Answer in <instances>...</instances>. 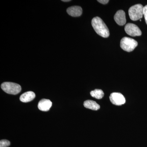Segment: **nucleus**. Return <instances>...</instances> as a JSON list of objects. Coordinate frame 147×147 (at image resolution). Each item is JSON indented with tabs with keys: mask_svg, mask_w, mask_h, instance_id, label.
<instances>
[{
	"mask_svg": "<svg viewBox=\"0 0 147 147\" xmlns=\"http://www.w3.org/2000/svg\"><path fill=\"white\" fill-rule=\"evenodd\" d=\"M52 105V102L51 100L49 99H42L38 102V107L41 111L46 112L50 110Z\"/></svg>",
	"mask_w": 147,
	"mask_h": 147,
	"instance_id": "1a4fd4ad",
	"label": "nucleus"
},
{
	"mask_svg": "<svg viewBox=\"0 0 147 147\" xmlns=\"http://www.w3.org/2000/svg\"><path fill=\"white\" fill-rule=\"evenodd\" d=\"M110 99L111 102L116 105H123L125 102V98L120 93H113L110 94Z\"/></svg>",
	"mask_w": 147,
	"mask_h": 147,
	"instance_id": "423d86ee",
	"label": "nucleus"
},
{
	"mask_svg": "<svg viewBox=\"0 0 147 147\" xmlns=\"http://www.w3.org/2000/svg\"><path fill=\"white\" fill-rule=\"evenodd\" d=\"M84 105L85 108L93 110H97L100 109V105L95 101L92 100H87L84 102Z\"/></svg>",
	"mask_w": 147,
	"mask_h": 147,
	"instance_id": "9b49d317",
	"label": "nucleus"
},
{
	"mask_svg": "<svg viewBox=\"0 0 147 147\" xmlns=\"http://www.w3.org/2000/svg\"><path fill=\"white\" fill-rule=\"evenodd\" d=\"M144 7L140 4L131 6L128 10L129 18L133 21L141 19L144 15Z\"/></svg>",
	"mask_w": 147,
	"mask_h": 147,
	"instance_id": "f03ea898",
	"label": "nucleus"
},
{
	"mask_svg": "<svg viewBox=\"0 0 147 147\" xmlns=\"http://www.w3.org/2000/svg\"><path fill=\"white\" fill-rule=\"evenodd\" d=\"M90 94L93 97L98 99H101L104 96V92L102 90L95 89L90 92Z\"/></svg>",
	"mask_w": 147,
	"mask_h": 147,
	"instance_id": "f8f14e48",
	"label": "nucleus"
},
{
	"mask_svg": "<svg viewBox=\"0 0 147 147\" xmlns=\"http://www.w3.org/2000/svg\"><path fill=\"white\" fill-rule=\"evenodd\" d=\"M114 19L118 25L122 26L126 24V19L125 11L122 10L118 11L115 16Z\"/></svg>",
	"mask_w": 147,
	"mask_h": 147,
	"instance_id": "0eeeda50",
	"label": "nucleus"
},
{
	"mask_svg": "<svg viewBox=\"0 0 147 147\" xmlns=\"http://www.w3.org/2000/svg\"><path fill=\"white\" fill-rule=\"evenodd\" d=\"M92 26L98 34L103 38H108L110 32L105 23L99 17H94L92 20Z\"/></svg>",
	"mask_w": 147,
	"mask_h": 147,
	"instance_id": "f257e3e1",
	"label": "nucleus"
},
{
	"mask_svg": "<svg viewBox=\"0 0 147 147\" xmlns=\"http://www.w3.org/2000/svg\"><path fill=\"white\" fill-rule=\"evenodd\" d=\"M62 1L63 2H68V1H70V0H63Z\"/></svg>",
	"mask_w": 147,
	"mask_h": 147,
	"instance_id": "dca6fc26",
	"label": "nucleus"
},
{
	"mask_svg": "<svg viewBox=\"0 0 147 147\" xmlns=\"http://www.w3.org/2000/svg\"><path fill=\"white\" fill-rule=\"evenodd\" d=\"M144 16L145 21L147 25V5L144 7Z\"/></svg>",
	"mask_w": 147,
	"mask_h": 147,
	"instance_id": "4468645a",
	"label": "nucleus"
},
{
	"mask_svg": "<svg viewBox=\"0 0 147 147\" xmlns=\"http://www.w3.org/2000/svg\"><path fill=\"white\" fill-rule=\"evenodd\" d=\"M10 145V142L8 140L3 139L0 141V147H7Z\"/></svg>",
	"mask_w": 147,
	"mask_h": 147,
	"instance_id": "ddd939ff",
	"label": "nucleus"
},
{
	"mask_svg": "<svg viewBox=\"0 0 147 147\" xmlns=\"http://www.w3.org/2000/svg\"><path fill=\"white\" fill-rule=\"evenodd\" d=\"M125 32L131 36H140L142 34V31L137 25L128 23L125 27Z\"/></svg>",
	"mask_w": 147,
	"mask_h": 147,
	"instance_id": "39448f33",
	"label": "nucleus"
},
{
	"mask_svg": "<svg viewBox=\"0 0 147 147\" xmlns=\"http://www.w3.org/2000/svg\"><path fill=\"white\" fill-rule=\"evenodd\" d=\"M98 1L100 3L102 4L105 5L108 3L109 2V1H108V0H100V1L98 0Z\"/></svg>",
	"mask_w": 147,
	"mask_h": 147,
	"instance_id": "2eb2a0df",
	"label": "nucleus"
},
{
	"mask_svg": "<svg viewBox=\"0 0 147 147\" xmlns=\"http://www.w3.org/2000/svg\"><path fill=\"white\" fill-rule=\"evenodd\" d=\"M137 45L138 42L136 40L127 37H123L121 40V48L126 52H131L137 47Z\"/></svg>",
	"mask_w": 147,
	"mask_h": 147,
	"instance_id": "20e7f679",
	"label": "nucleus"
},
{
	"mask_svg": "<svg viewBox=\"0 0 147 147\" xmlns=\"http://www.w3.org/2000/svg\"><path fill=\"white\" fill-rule=\"evenodd\" d=\"M35 96V94L34 92H27L21 95L20 96V100L21 102H28L33 100Z\"/></svg>",
	"mask_w": 147,
	"mask_h": 147,
	"instance_id": "9d476101",
	"label": "nucleus"
},
{
	"mask_svg": "<svg viewBox=\"0 0 147 147\" xmlns=\"http://www.w3.org/2000/svg\"><path fill=\"white\" fill-rule=\"evenodd\" d=\"M1 88L5 92L9 94H18L21 91L20 85L12 82H4L1 85Z\"/></svg>",
	"mask_w": 147,
	"mask_h": 147,
	"instance_id": "7ed1b4c3",
	"label": "nucleus"
},
{
	"mask_svg": "<svg viewBox=\"0 0 147 147\" xmlns=\"http://www.w3.org/2000/svg\"><path fill=\"white\" fill-rule=\"evenodd\" d=\"M67 12L70 16L78 17L82 15V7L79 6H74L67 8Z\"/></svg>",
	"mask_w": 147,
	"mask_h": 147,
	"instance_id": "6e6552de",
	"label": "nucleus"
}]
</instances>
